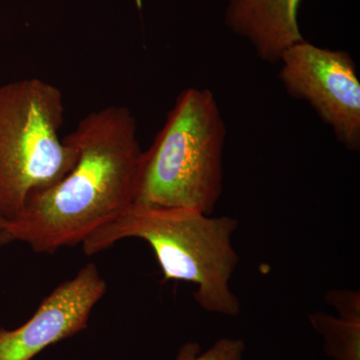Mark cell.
Here are the masks:
<instances>
[{"instance_id": "cell-1", "label": "cell", "mask_w": 360, "mask_h": 360, "mask_svg": "<svg viewBox=\"0 0 360 360\" xmlns=\"http://www.w3.org/2000/svg\"><path fill=\"white\" fill-rule=\"evenodd\" d=\"M65 139L77 151L70 172L30 196L8 221L13 240L35 252L82 245L134 202L143 150L129 108L94 111Z\"/></svg>"}, {"instance_id": "cell-2", "label": "cell", "mask_w": 360, "mask_h": 360, "mask_svg": "<svg viewBox=\"0 0 360 360\" xmlns=\"http://www.w3.org/2000/svg\"><path fill=\"white\" fill-rule=\"evenodd\" d=\"M238 219L162 206L132 203L82 243L87 257L118 241L137 238L155 252L163 281L195 285L196 303L208 314L234 317L240 302L231 281L239 262L232 243Z\"/></svg>"}, {"instance_id": "cell-3", "label": "cell", "mask_w": 360, "mask_h": 360, "mask_svg": "<svg viewBox=\"0 0 360 360\" xmlns=\"http://www.w3.org/2000/svg\"><path fill=\"white\" fill-rule=\"evenodd\" d=\"M225 136L212 92L184 90L142 153L134 202L213 214L224 191Z\"/></svg>"}, {"instance_id": "cell-4", "label": "cell", "mask_w": 360, "mask_h": 360, "mask_svg": "<svg viewBox=\"0 0 360 360\" xmlns=\"http://www.w3.org/2000/svg\"><path fill=\"white\" fill-rule=\"evenodd\" d=\"M63 115L56 85L25 78L0 86V210L8 221L75 165L77 149L60 137Z\"/></svg>"}, {"instance_id": "cell-5", "label": "cell", "mask_w": 360, "mask_h": 360, "mask_svg": "<svg viewBox=\"0 0 360 360\" xmlns=\"http://www.w3.org/2000/svg\"><path fill=\"white\" fill-rule=\"evenodd\" d=\"M279 78L295 98L310 104L350 151L360 149V82L347 52L298 42L284 52Z\"/></svg>"}, {"instance_id": "cell-6", "label": "cell", "mask_w": 360, "mask_h": 360, "mask_svg": "<svg viewBox=\"0 0 360 360\" xmlns=\"http://www.w3.org/2000/svg\"><path fill=\"white\" fill-rule=\"evenodd\" d=\"M106 292V283L94 264L59 284L25 324L0 328V360H32L45 348L86 328L92 310Z\"/></svg>"}, {"instance_id": "cell-7", "label": "cell", "mask_w": 360, "mask_h": 360, "mask_svg": "<svg viewBox=\"0 0 360 360\" xmlns=\"http://www.w3.org/2000/svg\"><path fill=\"white\" fill-rule=\"evenodd\" d=\"M302 0H229L225 23L248 40L260 58L279 63L284 52L304 40L297 22Z\"/></svg>"}, {"instance_id": "cell-8", "label": "cell", "mask_w": 360, "mask_h": 360, "mask_svg": "<svg viewBox=\"0 0 360 360\" xmlns=\"http://www.w3.org/2000/svg\"><path fill=\"white\" fill-rule=\"evenodd\" d=\"M326 298L338 314L309 315L310 324L323 340L324 352L333 360H360L359 291L333 290Z\"/></svg>"}, {"instance_id": "cell-9", "label": "cell", "mask_w": 360, "mask_h": 360, "mask_svg": "<svg viewBox=\"0 0 360 360\" xmlns=\"http://www.w3.org/2000/svg\"><path fill=\"white\" fill-rule=\"evenodd\" d=\"M245 340L222 338L202 352L200 343L189 341L179 348L174 360H245Z\"/></svg>"}, {"instance_id": "cell-10", "label": "cell", "mask_w": 360, "mask_h": 360, "mask_svg": "<svg viewBox=\"0 0 360 360\" xmlns=\"http://www.w3.org/2000/svg\"><path fill=\"white\" fill-rule=\"evenodd\" d=\"M11 234L8 231V220L4 217L1 210H0V248H4L13 243Z\"/></svg>"}]
</instances>
